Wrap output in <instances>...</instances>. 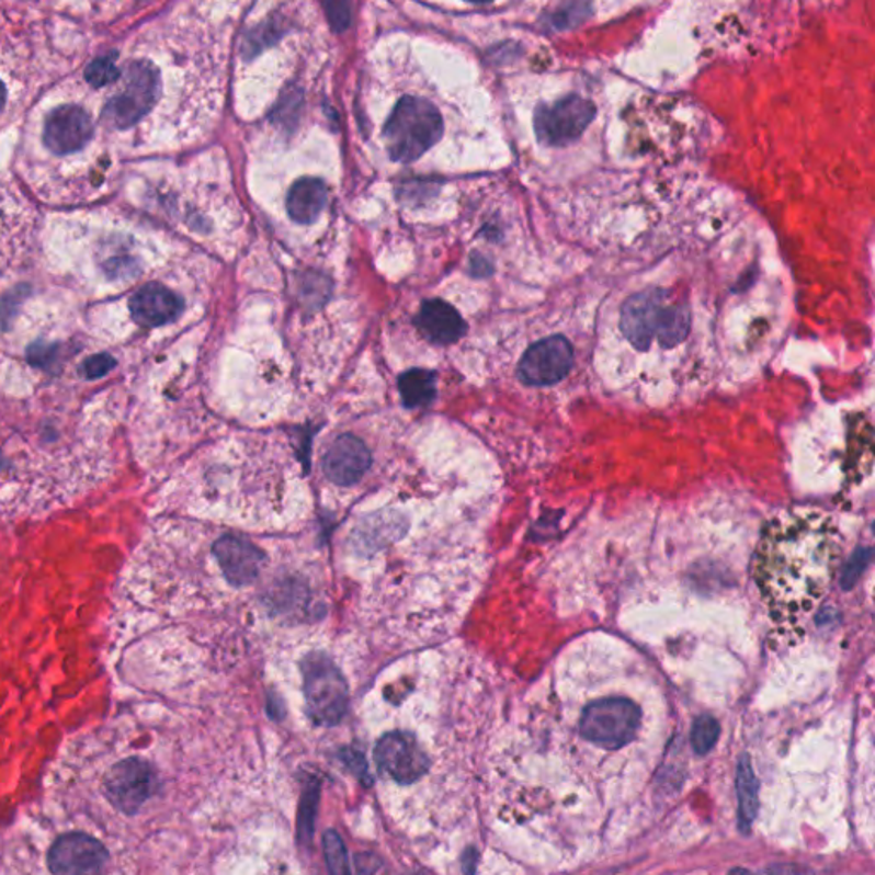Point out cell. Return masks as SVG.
I'll use <instances>...</instances> for the list:
<instances>
[{
  "label": "cell",
  "instance_id": "1",
  "mask_svg": "<svg viewBox=\"0 0 875 875\" xmlns=\"http://www.w3.org/2000/svg\"><path fill=\"white\" fill-rule=\"evenodd\" d=\"M841 549L837 520L818 508H792L768 523L752 571L776 636L795 644L806 633L837 573Z\"/></svg>",
  "mask_w": 875,
  "mask_h": 875
},
{
  "label": "cell",
  "instance_id": "2",
  "mask_svg": "<svg viewBox=\"0 0 875 875\" xmlns=\"http://www.w3.org/2000/svg\"><path fill=\"white\" fill-rule=\"evenodd\" d=\"M42 16L33 12L0 8V124L33 93L32 82L42 84L30 70L36 50H42Z\"/></svg>",
  "mask_w": 875,
  "mask_h": 875
},
{
  "label": "cell",
  "instance_id": "3",
  "mask_svg": "<svg viewBox=\"0 0 875 875\" xmlns=\"http://www.w3.org/2000/svg\"><path fill=\"white\" fill-rule=\"evenodd\" d=\"M691 311L669 291L650 287L629 296L621 310V332L636 351L678 348L691 332Z\"/></svg>",
  "mask_w": 875,
  "mask_h": 875
},
{
  "label": "cell",
  "instance_id": "4",
  "mask_svg": "<svg viewBox=\"0 0 875 875\" xmlns=\"http://www.w3.org/2000/svg\"><path fill=\"white\" fill-rule=\"evenodd\" d=\"M443 116L424 98L406 96L394 106L384 128L388 155L399 163H412L427 155L443 136Z\"/></svg>",
  "mask_w": 875,
  "mask_h": 875
},
{
  "label": "cell",
  "instance_id": "5",
  "mask_svg": "<svg viewBox=\"0 0 875 875\" xmlns=\"http://www.w3.org/2000/svg\"><path fill=\"white\" fill-rule=\"evenodd\" d=\"M644 709L626 694L592 697L578 718V732L607 751L628 746L641 728Z\"/></svg>",
  "mask_w": 875,
  "mask_h": 875
},
{
  "label": "cell",
  "instance_id": "6",
  "mask_svg": "<svg viewBox=\"0 0 875 875\" xmlns=\"http://www.w3.org/2000/svg\"><path fill=\"white\" fill-rule=\"evenodd\" d=\"M306 713L315 725L341 724L349 709V684L344 674L323 654L308 655L302 666Z\"/></svg>",
  "mask_w": 875,
  "mask_h": 875
},
{
  "label": "cell",
  "instance_id": "7",
  "mask_svg": "<svg viewBox=\"0 0 875 875\" xmlns=\"http://www.w3.org/2000/svg\"><path fill=\"white\" fill-rule=\"evenodd\" d=\"M595 115L596 106L589 98L566 96L535 112V134L547 146L565 148L586 133Z\"/></svg>",
  "mask_w": 875,
  "mask_h": 875
},
{
  "label": "cell",
  "instance_id": "8",
  "mask_svg": "<svg viewBox=\"0 0 875 875\" xmlns=\"http://www.w3.org/2000/svg\"><path fill=\"white\" fill-rule=\"evenodd\" d=\"M158 788L159 780L155 768L137 755L113 764L103 782V791L110 804L127 816L139 813L140 807Z\"/></svg>",
  "mask_w": 875,
  "mask_h": 875
},
{
  "label": "cell",
  "instance_id": "9",
  "mask_svg": "<svg viewBox=\"0 0 875 875\" xmlns=\"http://www.w3.org/2000/svg\"><path fill=\"white\" fill-rule=\"evenodd\" d=\"M375 761L382 773L399 785L419 782L431 766L418 737L406 730H394L382 736L375 746Z\"/></svg>",
  "mask_w": 875,
  "mask_h": 875
},
{
  "label": "cell",
  "instance_id": "10",
  "mask_svg": "<svg viewBox=\"0 0 875 875\" xmlns=\"http://www.w3.org/2000/svg\"><path fill=\"white\" fill-rule=\"evenodd\" d=\"M573 345L562 336H550L525 351L519 364V378L532 387H547L565 380L573 368Z\"/></svg>",
  "mask_w": 875,
  "mask_h": 875
},
{
  "label": "cell",
  "instance_id": "11",
  "mask_svg": "<svg viewBox=\"0 0 875 875\" xmlns=\"http://www.w3.org/2000/svg\"><path fill=\"white\" fill-rule=\"evenodd\" d=\"M109 850L96 838L86 833L58 837L48 852L52 875H103Z\"/></svg>",
  "mask_w": 875,
  "mask_h": 875
},
{
  "label": "cell",
  "instance_id": "12",
  "mask_svg": "<svg viewBox=\"0 0 875 875\" xmlns=\"http://www.w3.org/2000/svg\"><path fill=\"white\" fill-rule=\"evenodd\" d=\"M372 465V454L361 438L341 434L322 454V473L336 486H354Z\"/></svg>",
  "mask_w": 875,
  "mask_h": 875
},
{
  "label": "cell",
  "instance_id": "13",
  "mask_svg": "<svg viewBox=\"0 0 875 875\" xmlns=\"http://www.w3.org/2000/svg\"><path fill=\"white\" fill-rule=\"evenodd\" d=\"M128 308L137 326L156 329L174 322L182 315L183 302L174 291L161 284H148L137 289Z\"/></svg>",
  "mask_w": 875,
  "mask_h": 875
},
{
  "label": "cell",
  "instance_id": "14",
  "mask_svg": "<svg viewBox=\"0 0 875 875\" xmlns=\"http://www.w3.org/2000/svg\"><path fill=\"white\" fill-rule=\"evenodd\" d=\"M213 550L231 583H248L259 573L262 553L250 541L228 535L217 541Z\"/></svg>",
  "mask_w": 875,
  "mask_h": 875
},
{
  "label": "cell",
  "instance_id": "15",
  "mask_svg": "<svg viewBox=\"0 0 875 875\" xmlns=\"http://www.w3.org/2000/svg\"><path fill=\"white\" fill-rule=\"evenodd\" d=\"M418 327L431 342L436 344L457 342L467 329L454 306L440 299H431L421 306Z\"/></svg>",
  "mask_w": 875,
  "mask_h": 875
},
{
  "label": "cell",
  "instance_id": "16",
  "mask_svg": "<svg viewBox=\"0 0 875 875\" xmlns=\"http://www.w3.org/2000/svg\"><path fill=\"white\" fill-rule=\"evenodd\" d=\"M326 202L327 189L322 180L302 179L287 195V213L299 225H308L322 214Z\"/></svg>",
  "mask_w": 875,
  "mask_h": 875
},
{
  "label": "cell",
  "instance_id": "17",
  "mask_svg": "<svg viewBox=\"0 0 875 875\" xmlns=\"http://www.w3.org/2000/svg\"><path fill=\"white\" fill-rule=\"evenodd\" d=\"M737 800H739V825L743 833H748L758 816L760 798H758V782L752 771L751 760L743 754L737 764Z\"/></svg>",
  "mask_w": 875,
  "mask_h": 875
},
{
  "label": "cell",
  "instance_id": "18",
  "mask_svg": "<svg viewBox=\"0 0 875 875\" xmlns=\"http://www.w3.org/2000/svg\"><path fill=\"white\" fill-rule=\"evenodd\" d=\"M318 804H320V782L310 779L305 783L299 798L298 821H296V840L299 846L310 849L314 841L315 821H317Z\"/></svg>",
  "mask_w": 875,
  "mask_h": 875
},
{
  "label": "cell",
  "instance_id": "19",
  "mask_svg": "<svg viewBox=\"0 0 875 875\" xmlns=\"http://www.w3.org/2000/svg\"><path fill=\"white\" fill-rule=\"evenodd\" d=\"M399 388L407 407L428 406L436 394V378L428 370H411L400 376Z\"/></svg>",
  "mask_w": 875,
  "mask_h": 875
},
{
  "label": "cell",
  "instance_id": "20",
  "mask_svg": "<svg viewBox=\"0 0 875 875\" xmlns=\"http://www.w3.org/2000/svg\"><path fill=\"white\" fill-rule=\"evenodd\" d=\"M323 855L330 875H353L349 865L348 849L336 829H327L322 838Z\"/></svg>",
  "mask_w": 875,
  "mask_h": 875
},
{
  "label": "cell",
  "instance_id": "21",
  "mask_svg": "<svg viewBox=\"0 0 875 875\" xmlns=\"http://www.w3.org/2000/svg\"><path fill=\"white\" fill-rule=\"evenodd\" d=\"M718 736H720V725L713 717L703 715L694 721L693 732H691V742L693 749L697 754H706L712 751L713 746L717 743Z\"/></svg>",
  "mask_w": 875,
  "mask_h": 875
},
{
  "label": "cell",
  "instance_id": "22",
  "mask_svg": "<svg viewBox=\"0 0 875 875\" xmlns=\"http://www.w3.org/2000/svg\"><path fill=\"white\" fill-rule=\"evenodd\" d=\"M339 758H341L342 763L348 766V770L351 771L364 786L373 785L372 771H370L368 763H366V758H364L363 752L353 748H344L339 752Z\"/></svg>",
  "mask_w": 875,
  "mask_h": 875
},
{
  "label": "cell",
  "instance_id": "23",
  "mask_svg": "<svg viewBox=\"0 0 875 875\" xmlns=\"http://www.w3.org/2000/svg\"><path fill=\"white\" fill-rule=\"evenodd\" d=\"M354 875H385V864L375 853L364 852L354 855Z\"/></svg>",
  "mask_w": 875,
  "mask_h": 875
},
{
  "label": "cell",
  "instance_id": "24",
  "mask_svg": "<svg viewBox=\"0 0 875 875\" xmlns=\"http://www.w3.org/2000/svg\"><path fill=\"white\" fill-rule=\"evenodd\" d=\"M113 366V361L106 356H96L84 364V373L88 378H98L110 372Z\"/></svg>",
  "mask_w": 875,
  "mask_h": 875
},
{
  "label": "cell",
  "instance_id": "25",
  "mask_svg": "<svg viewBox=\"0 0 875 875\" xmlns=\"http://www.w3.org/2000/svg\"><path fill=\"white\" fill-rule=\"evenodd\" d=\"M330 20L338 30H344L349 23V8L345 4H327Z\"/></svg>",
  "mask_w": 875,
  "mask_h": 875
},
{
  "label": "cell",
  "instance_id": "26",
  "mask_svg": "<svg viewBox=\"0 0 875 875\" xmlns=\"http://www.w3.org/2000/svg\"><path fill=\"white\" fill-rule=\"evenodd\" d=\"M477 862H479V852L474 846H469L462 853V871H464V874L476 875Z\"/></svg>",
  "mask_w": 875,
  "mask_h": 875
},
{
  "label": "cell",
  "instance_id": "27",
  "mask_svg": "<svg viewBox=\"0 0 875 875\" xmlns=\"http://www.w3.org/2000/svg\"><path fill=\"white\" fill-rule=\"evenodd\" d=\"M764 875H813L807 868L797 867V865H776L771 867L770 871L764 872Z\"/></svg>",
  "mask_w": 875,
  "mask_h": 875
},
{
  "label": "cell",
  "instance_id": "28",
  "mask_svg": "<svg viewBox=\"0 0 875 875\" xmlns=\"http://www.w3.org/2000/svg\"><path fill=\"white\" fill-rule=\"evenodd\" d=\"M728 875H752L751 872L746 871V868H734L732 872Z\"/></svg>",
  "mask_w": 875,
  "mask_h": 875
}]
</instances>
